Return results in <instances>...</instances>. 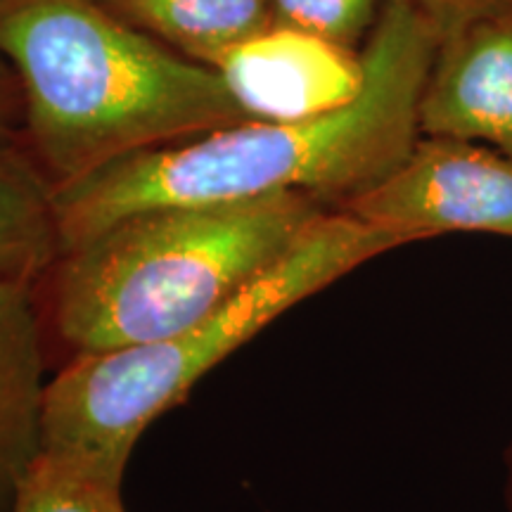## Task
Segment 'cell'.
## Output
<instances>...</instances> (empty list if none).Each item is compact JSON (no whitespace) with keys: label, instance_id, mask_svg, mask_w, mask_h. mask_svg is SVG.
I'll return each instance as SVG.
<instances>
[{"label":"cell","instance_id":"obj_7","mask_svg":"<svg viewBox=\"0 0 512 512\" xmlns=\"http://www.w3.org/2000/svg\"><path fill=\"white\" fill-rule=\"evenodd\" d=\"M420 131L512 157V0H494L439 34Z\"/></svg>","mask_w":512,"mask_h":512},{"label":"cell","instance_id":"obj_6","mask_svg":"<svg viewBox=\"0 0 512 512\" xmlns=\"http://www.w3.org/2000/svg\"><path fill=\"white\" fill-rule=\"evenodd\" d=\"M249 121H304L349 105L366 81L363 55L328 38L271 27L209 62Z\"/></svg>","mask_w":512,"mask_h":512},{"label":"cell","instance_id":"obj_10","mask_svg":"<svg viewBox=\"0 0 512 512\" xmlns=\"http://www.w3.org/2000/svg\"><path fill=\"white\" fill-rule=\"evenodd\" d=\"M121 17L155 31L209 64L216 55L273 24L271 0H102Z\"/></svg>","mask_w":512,"mask_h":512},{"label":"cell","instance_id":"obj_12","mask_svg":"<svg viewBox=\"0 0 512 512\" xmlns=\"http://www.w3.org/2000/svg\"><path fill=\"white\" fill-rule=\"evenodd\" d=\"M380 0H271L273 24L354 48L377 22Z\"/></svg>","mask_w":512,"mask_h":512},{"label":"cell","instance_id":"obj_14","mask_svg":"<svg viewBox=\"0 0 512 512\" xmlns=\"http://www.w3.org/2000/svg\"><path fill=\"white\" fill-rule=\"evenodd\" d=\"M411 3L418 5L432 19L439 34H444L446 29L456 27L460 19L472 15V12L484 8V5L494 3V0H411Z\"/></svg>","mask_w":512,"mask_h":512},{"label":"cell","instance_id":"obj_4","mask_svg":"<svg viewBox=\"0 0 512 512\" xmlns=\"http://www.w3.org/2000/svg\"><path fill=\"white\" fill-rule=\"evenodd\" d=\"M406 240L328 207L278 264L192 328L140 347L76 356L48 382L43 451L124 486L133 448L159 415L266 325Z\"/></svg>","mask_w":512,"mask_h":512},{"label":"cell","instance_id":"obj_1","mask_svg":"<svg viewBox=\"0 0 512 512\" xmlns=\"http://www.w3.org/2000/svg\"><path fill=\"white\" fill-rule=\"evenodd\" d=\"M439 29L411 0H387L349 105L304 121H242L136 152L50 188L60 254L128 214L171 204L304 192L342 207L399 169L420 131V100Z\"/></svg>","mask_w":512,"mask_h":512},{"label":"cell","instance_id":"obj_9","mask_svg":"<svg viewBox=\"0 0 512 512\" xmlns=\"http://www.w3.org/2000/svg\"><path fill=\"white\" fill-rule=\"evenodd\" d=\"M57 256L50 183L27 152L0 155V275L38 283Z\"/></svg>","mask_w":512,"mask_h":512},{"label":"cell","instance_id":"obj_2","mask_svg":"<svg viewBox=\"0 0 512 512\" xmlns=\"http://www.w3.org/2000/svg\"><path fill=\"white\" fill-rule=\"evenodd\" d=\"M0 55L24 98V147L53 185L249 121L209 64L183 60L95 0H0Z\"/></svg>","mask_w":512,"mask_h":512},{"label":"cell","instance_id":"obj_3","mask_svg":"<svg viewBox=\"0 0 512 512\" xmlns=\"http://www.w3.org/2000/svg\"><path fill=\"white\" fill-rule=\"evenodd\" d=\"M325 209L275 192L128 214L64 249L38 280L48 339L76 358L178 335L278 264Z\"/></svg>","mask_w":512,"mask_h":512},{"label":"cell","instance_id":"obj_5","mask_svg":"<svg viewBox=\"0 0 512 512\" xmlns=\"http://www.w3.org/2000/svg\"><path fill=\"white\" fill-rule=\"evenodd\" d=\"M337 209L408 245L446 233L512 238V157L472 140L420 136L399 169Z\"/></svg>","mask_w":512,"mask_h":512},{"label":"cell","instance_id":"obj_15","mask_svg":"<svg viewBox=\"0 0 512 512\" xmlns=\"http://www.w3.org/2000/svg\"><path fill=\"white\" fill-rule=\"evenodd\" d=\"M505 503H508V512H512V446L508 451V479H505Z\"/></svg>","mask_w":512,"mask_h":512},{"label":"cell","instance_id":"obj_13","mask_svg":"<svg viewBox=\"0 0 512 512\" xmlns=\"http://www.w3.org/2000/svg\"><path fill=\"white\" fill-rule=\"evenodd\" d=\"M24 140V98L15 69L0 55V155L27 152Z\"/></svg>","mask_w":512,"mask_h":512},{"label":"cell","instance_id":"obj_11","mask_svg":"<svg viewBox=\"0 0 512 512\" xmlns=\"http://www.w3.org/2000/svg\"><path fill=\"white\" fill-rule=\"evenodd\" d=\"M121 489L69 460L41 453L10 512H126Z\"/></svg>","mask_w":512,"mask_h":512},{"label":"cell","instance_id":"obj_8","mask_svg":"<svg viewBox=\"0 0 512 512\" xmlns=\"http://www.w3.org/2000/svg\"><path fill=\"white\" fill-rule=\"evenodd\" d=\"M36 285L0 275V512L43 451L48 332Z\"/></svg>","mask_w":512,"mask_h":512}]
</instances>
